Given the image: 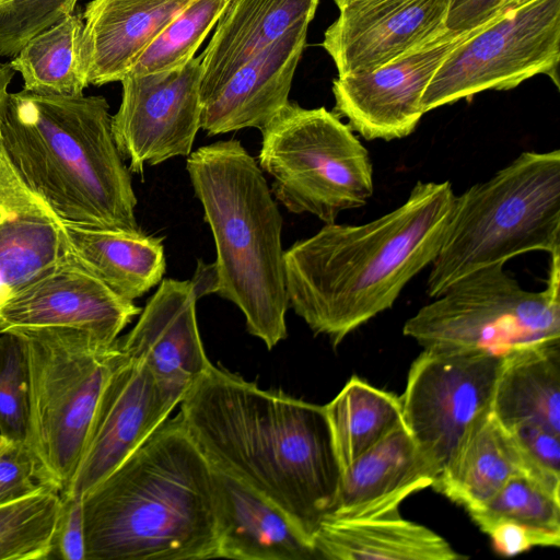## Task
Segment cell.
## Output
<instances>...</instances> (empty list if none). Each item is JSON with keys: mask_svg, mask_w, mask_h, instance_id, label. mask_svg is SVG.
<instances>
[{"mask_svg": "<svg viewBox=\"0 0 560 560\" xmlns=\"http://www.w3.org/2000/svg\"><path fill=\"white\" fill-rule=\"evenodd\" d=\"M197 300L190 280L163 279L133 328L118 339L126 355L183 396L212 364L199 335Z\"/></svg>", "mask_w": 560, "mask_h": 560, "instance_id": "obj_18", "label": "cell"}, {"mask_svg": "<svg viewBox=\"0 0 560 560\" xmlns=\"http://www.w3.org/2000/svg\"><path fill=\"white\" fill-rule=\"evenodd\" d=\"M491 411L505 429L534 423L560 435V338L503 354Z\"/></svg>", "mask_w": 560, "mask_h": 560, "instance_id": "obj_26", "label": "cell"}, {"mask_svg": "<svg viewBox=\"0 0 560 560\" xmlns=\"http://www.w3.org/2000/svg\"><path fill=\"white\" fill-rule=\"evenodd\" d=\"M212 469L219 558L317 559L311 539L282 509L236 478Z\"/></svg>", "mask_w": 560, "mask_h": 560, "instance_id": "obj_21", "label": "cell"}, {"mask_svg": "<svg viewBox=\"0 0 560 560\" xmlns=\"http://www.w3.org/2000/svg\"><path fill=\"white\" fill-rule=\"evenodd\" d=\"M183 398L143 362L121 351L102 390L67 494L83 495L98 483L168 418Z\"/></svg>", "mask_w": 560, "mask_h": 560, "instance_id": "obj_14", "label": "cell"}, {"mask_svg": "<svg viewBox=\"0 0 560 560\" xmlns=\"http://www.w3.org/2000/svg\"><path fill=\"white\" fill-rule=\"evenodd\" d=\"M502 361L482 350L423 349L411 363L402 421L435 481L470 424L491 409Z\"/></svg>", "mask_w": 560, "mask_h": 560, "instance_id": "obj_11", "label": "cell"}, {"mask_svg": "<svg viewBox=\"0 0 560 560\" xmlns=\"http://www.w3.org/2000/svg\"><path fill=\"white\" fill-rule=\"evenodd\" d=\"M560 253V150L527 151L455 196L427 293L529 252Z\"/></svg>", "mask_w": 560, "mask_h": 560, "instance_id": "obj_6", "label": "cell"}, {"mask_svg": "<svg viewBox=\"0 0 560 560\" xmlns=\"http://www.w3.org/2000/svg\"><path fill=\"white\" fill-rule=\"evenodd\" d=\"M517 474H523L517 450L489 409L470 424L432 487L469 512L488 502Z\"/></svg>", "mask_w": 560, "mask_h": 560, "instance_id": "obj_27", "label": "cell"}, {"mask_svg": "<svg viewBox=\"0 0 560 560\" xmlns=\"http://www.w3.org/2000/svg\"><path fill=\"white\" fill-rule=\"evenodd\" d=\"M69 258L63 222L23 182L0 139V307Z\"/></svg>", "mask_w": 560, "mask_h": 560, "instance_id": "obj_17", "label": "cell"}, {"mask_svg": "<svg viewBox=\"0 0 560 560\" xmlns=\"http://www.w3.org/2000/svg\"><path fill=\"white\" fill-rule=\"evenodd\" d=\"M231 0L191 1L151 43L129 73L174 70L190 61Z\"/></svg>", "mask_w": 560, "mask_h": 560, "instance_id": "obj_32", "label": "cell"}, {"mask_svg": "<svg viewBox=\"0 0 560 560\" xmlns=\"http://www.w3.org/2000/svg\"><path fill=\"white\" fill-rule=\"evenodd\" d=\"M479 27L448 30L372 71L338 75L332 82L334 113L347 118L351 130L366 140L409 136L424 115L421 100L434 73L448 54Z\"/></svg>", "mask_w": 560, "mask_h": 560, "instance_id": "obj_13", "label": "cell"}, {"mask_svg": "<svg viewBox=\"0 0 560 560\" xmlns=\"http://www.w3.org/2000/svg\"><path fill=\"white\" fill-rule=\"evenodd\" d=\"M49 559L85 560L83 497L61 495V505L52 533Z\"/></svg>", "mask_w": 560, "mask_h": 560, "instance_id": "obj_37", "label": "cell"}, {"mask_svg": "<svg viewBox=\"0 0 560 560\" xmlns=\"http://www.w3.org/2000/svg\"><path fill=\"white\" fill-rule=\"evenodd\" d=\"M3 1H4V0H0V5L2 4V2H3Z\"/></svg>", "mask_w": 560, "mask_h": 560, "instance_id": "obj_45", "label": "cell"}, {"mask_svg": "<svg viewBox=\"0 0 560 560\" xmlns=\"http://www.w3.org/2000/svg\"><path fill=\"white\" fill-rule=\"evenodd\" d=\"M324 408L342 470L404 424L400 397L355 375Z\"/></svg>", "mask_w": 560, "mask_h": 560, "instance_id": "obj_28", "label": "cell"}, {"mask_svg": "<svg viewBox=\"0 0 560 560\" xmlns=\"http://www.w3.org/2000/svg\"><path fill=\"white\" fill-rule=\"evenodd\" d=\"M560 0H527L500 11L456 46L427 86L425 113L488 90H511L537 74L559 88Z\"/></svg>", "mask_w": 560, "mask_h": 560, "instance_id": "obj_10", "label": "cell"}, {"mask_svg": "<svg viewBox=\"0 0 560 560\" xmlns=\"http://www.w3.org/2000/svg\"><path fill=\"white\" fill-rule=\"evenodd\" d=\"M486 534L494 550L506 557L528 551L533 547H551L541 534L513 522L497 523Z\"/></svg>", "mask_w": 560, "mask_h": 560, "instance_id": "obj_38", "label": "cell"}, {"mask_svg": "<svg viewBox=\"0 0 560 560\" xmlns=\"http://www.w3.org/2000/svg\"><path fill=\"white\" fill-rule=\"evenodd\" d=\"M141 308L110 290L71 256L0 307V331L62 328L113 345Z\"/></svg>", "mask_w": 560, "mask_h": 560, "instance_id": "obj_16", "label": "cell"}, {"mask_svg": "<svg viewBox=\"0 0 560 560\" xmlns=\"http://www.w3.org/2000/svg\"><path fill=\"white\" fill-rule=\"evenodd\" d=\"M319 0H231L201 56V105L292 26L313 20Z\"/></svg>", "mask_w": 560, "mask_h": 560, "instance_id": "obj_23", "label": "cell"}, {"mask_svg": "<svg viewBox=\"0 0 560 560\" xmlns=\"http://www.w3.org/2000/svg\"><path fill=\"white\" fill-rule=\"evenodd\" d=\"M434 482L432 468L402 424L342 470L337 500L327 517L399 512L404 500Z\"/></svg>", "mask_w": 560, "mask_h": 560, "instance_id": "obj_22", "label": "cell"}, {"mask_svg": "<svg viewBox=\"0 0 560 560\" xmlns=\"http://www.w3.org/2000/svg\"><path fill=\"white\" fill-rule=\"evenodd\" d=\"M194 0H92L82 13L80 56L88 84L121 81Z\"/></svg>", "mask_w": 560, "mask_h": 560, "instance_id": "obj_20", "label": "cell"}, {"mask_svg": "<svg viewBox=\"0 0 560 560\" xmlns=\"http://www.w3.org/2000/svg\"><path fill=\"white\" fill-rule=\"evenodd\" d=\"M260 131L257 163L272 178V195L290 212L328 224L372 197L369 151L334 112L288 102Z\"/></svg>", "mask_w": 560, "mask_h": 560, "instance_id": "obj_8", "label": "cell"}, {"mask_svg": "<svg viewBox=\"0 0 560 560\" xmlns=\"http://www.w3.org/2000/svg\"><path fill=\"white\" fill-rule=\"evenodd\" d=\"M502 0H451L446 27L454 32L471 31L495 18Z\"/></svg>", "mask_w": 560, "mask_h": 560, "instance_id": "obj_39", "label": "cell"}, {"mask_svg": "<svg viewBox=\"0 0 560 560\" xmlns=\"http://www.w3.org/2000/svg\"><path fill=\"white\" fill-rule=\"evenodd\" d=\"M455 194L450 182H417L407 200L359 225L325 224L284 252L289 306L339 345L389 310L442 245Z\"/></svg>", "mask_w": 560, "mask_h": 560, "instance_id": "obj_2", "label": "cell"}, {"mask_svg": "<svg viewBox=\"0 0 560 560\" xmlns=\"http://www.w3.org/2000/svg\"><path fill=\"white\" fill-rule=\"evenodd\" d=\"M317 559L330 560H459L448 541L399 512L322 521L312 537Z\"/></svg>", "mask_w": 560, "mask_h": 560, "instance_id": "obj_24", "label": "cell"}, {"mask_svg": "<svg viewBox=\"0 0 560 560\" xmlns=\"http://www.w3.org/2000/svg\"><path fill=\"white\" fill-rule=\"evenodd\" d=\"M190 282L198 299L205 294L217 293L219 283L214 262L202 265V261L199 260Z\"/></svg>", "mask_w": 560, "mask_h": 560, "instance_id": "obj_40", "label": "cell"}, {"mask_svg": "<svg viewBox=\"0 0 560 560\" xmlns=\"http://www.w3.org/2000/svg\"><path fill=\"white\" fill-rule=\"evenodd\" d=\"M486 534L500 522H513L545 536L551 547L560 545V497L517 474L483 505L468 512Z\"/></svg>", "mask_w": 560, "mask_h": 560, "instance_id": "obj_30", "label": "cell"}, {"mask_svg": "<svg viewBox=\"0 0 560 560\" xmlns=\"http://www.w3.org/2000/svg\"><path fill=\"white\" fill-rule=\"evenodd\" d=\"M186 170L214 240L217 293L271 349L287 337L289 301L283 220L262 171L236 139L200 147L187 156Z\"/></svg>", "mask_w": 560, "mask_h": 560, "instance_id": "obj_5", "label": "cell"}, {"mask_svg": "<svg viewBox=\"0 0 560 560\" xmlns=\"http://www.w3.org/2000/svg\"><path fill=\"white\" fill-rule=\"evenodd\" d=\"M78 0H4L0 5V57H14L33 36L73 13Z\"/></svg>", "mask_w": 560, "mask_h": 560, "instance_id": "obj_34", "label": "cell"}, {"mask_svg": "<svg viewBox=\"0 0 560 560\" xmlns=\"http://www.w3.org/2000/svg\"><path fill=\"white\" fill-rule=\"evenodd\" d=\"M527 0H502L500 11L508 10L524 3Z\"/></svg>", "mask_w": 560, "mask_h": 560, "instance_id": "obj_42", "label": "cell"}, {"mask_svg": "<svg viewBox=\"0 0 560 560\" xmlns=\"http://www.w3.org/2000/svg\"><path fill=\"white\" fill-rule=\"evenodd\" d=\"M82 497L85 560L219 558L213 469L179 416Z\"/></svg>", "mask_w": 560, "mask_h": 560, "instance_id": "obj_3", "label": "cell"}, {"mask_svg": "<svg viewBox=\"0 0 560 560\" xmlns=\"http://www.w3.org/2000/svg\"><path fill=\"white\" fill-rule=\"evenodd\" d=\"M334 1H335L336 5H339L340 3H342L346 0H334Z\"/></svg>", "mask_w": 560, "mask_h": 560, "instance_id": "obj_44", "label": "cell"}, {"mask_svg": "<svg viewBox=\"0 0 560 560\" xmlns=\"http://www.w3.org/2000/svg\"><path fill=\"white\" fill-rule=\"evenodd\" d=\"M310 22H301L243 65L201 105L200 128L209 136L259 130L289 102Z\"/></svg>", "mask_w": 560, "mask_h": 560, "instance_id": "obj_19", "label": "cell"}, {"mask_svg": "<svg viewBox=\"0 0 560 560\" xmlns=\"http://www.w3.org/2000/svg\"><path fill=\"white\" fill-rule=\"evenodd\" d=\"M505 430L517 450L523 474L560 497V435L534 423Z\"/></svg>", "mask_w": 560, "mask_h": 560, "instance_id": "obj_35", "label": "cell"}, {"mask_svg": "<svg viewBox=\"0 0 560 560\" xmlns=\"http://www.w3.org/2000/svg\"><path fill=\"white\" fill-rule=\"evenodd\" d=\"M201 56L162 72L128 73L112 133L128 170L141 174L175 156H188L200 129Z\"/></svg>", "mask_w": 560, "mask_h": 560, "instance_id": "obj_12", "label": "cell"}, {"mask_svg": "<svg viewBox=\"0 0 560 560\" xmlns=\"http://www.w3.org/2000/svg\"><path fill=\"white\" fill-rule=\"evenodd\" d=\"M178 416L213 468L272 501L312 541L342 475L324 406L211 364Z\"/></svg>", "mask_w": 560, "mask_h": 560, "instance_id": "obj_1", "label": "cell"}, {"mask_svg": "<svg viewBox=\"0 0 560 560\" xmlns=\"http://www.w3.org/2000/svg\"><path fill=\"white\" fill-rule=\"evenodd\" d=\"M28 369L26 443L61 495L74 481L105 383L121 353L118 340L62 328H22Z\"/></svg>", "mask_w": 560, "mask_h": 560, "instance_id": "obj_7", "label": "cell"}, {"mask_svg": "<svg viewBox=\"0 0 560 560\" xmlns=\"http://www.w3.org/2000/svg\"><path fill=\"white\" fill-rule=\"evenodd\" d=\"M451 0H346L322 47L338 75L372 71L443 35Z\"/></svg>", "mask_w": 560, "mask_h": 560, "instance_id": "obj_15", "label": "cell"}, {"mask_svg": "<svg viewBox=\"0 0 560 560\" xmlns=\"http://www.w3.org/2000/svg\"><path fill=\"white\" fill-rule=\"evenodd\" d=\"M14 73L15 71L9 66V62L5 63L0 60V125L10 94L8 92V88L14 77Z\"/></svg>", "mask_w": 560, "mask_h": 560, "instance_id": "obj_41", "label": "cell"}, {"mask_svg": "<svg viewBox=\"0 0 560 560\" xmlns=\"http://www.w3.org/2000/svg\"><path fill=\"white\" fill-rule=\"evenodd\" d=\"M82 14H70L30 38L9 66L23 79V90L79 96L89 86L83 73L80 42Z\"/></svg>", "mask_w": 560, "mask_h": 560, "instance_id": "obj_29", "label": "cell"}, {"mask_svg": "<svg viewBox=\"0 0 560 560\" xmlns=\"http://www.w3.org/2000/svg\"><path fill=\"white\" fill-rule=\"evenodd\" d=\"M71 256L121 298L135 301L163 280V240L135 231L63 223Z\"/></svg>", "mask_w": 560, "mask_h": 560, "instance_id": "obj_25", "label": "cell"}, {"mask_svg": "<svg viewBox=\"0 0 560 560\" xmlns=\"http://www.w3.org/2000/svg\"><path fill=\"white\" fill-rule=\"evenodd\" d=\"M7 442L8 440L0 433V451L5 445Z\"/></svg>", "mask_w": 560, "mask_h": 560, "instance_id": "obj_43", "label": "cell"}, {"mask_svg": "<svg viewBox=\"0 0 560 560\" xmlns=\"http://www.w3.org/2000/svg\"><path fill=\"white\" fill-rule=\"evenodd\" d=\"M28 369L21 338L0 331V433L8 441H26Z\"/></svg>", "mask_w": 560, "mask_h": 560, "instance_id": "obj_33", "label": "cell"}, {"mask_svg": "<svg viewBox=\"0 0 560 560\" xmlns=\"http://www.w3.org/2000/svg\"><path fill=\"white\" fill-rule=\"evenodd\" d=\"M0 139L23 182L63 223L140 229L105 97L10 93Z\"/></svg>", "mask_w": 560, "mask_h": 560, "instance_id": "obj_4", "label": "cell"}, {"mask_svg": "<svg viewBox=\"0 0 560 560\" xmlns=\"http://www.w3.org/2000/svg\"><path fill=\"white\" fill-rule=\"evenodd\" d=\"M52 486L26 442L8 441L0 451V505Z\"/></svg>", "mask_w": 560, "mask_h": 560, "instance_id": "obj_36", "label": "cell"}, {"mask_svg": "<svg viewBox=\"0 0 560 560\" xmlns=\"http://www.w3.org/2000/svg\"><path fill=\"white\" fill-rule=\"evenodd\" d=\"M406 320L402 334L423 349L499 354L560 338V253L550 255L542 291L523 289L497 264L451 284Z\"/></svg>", "mask_w": 560, "mask_h": 560, "instance_id": "obj_9", "label": "cell"}, {"mask_svg": "<svg viewBox=\"0 0 560 560\" xmlns=\"http://www.w3.org/2000/svg\"><path fill=\"white\" fill-rule=\"evenodd\" d=\"M60 505L54 486L0 505V560H47Z\"/></svg>", "mask_w": 560, "mask_h": 560, "instance_id": "obj_31", "label": "cell"}]
</instances>
